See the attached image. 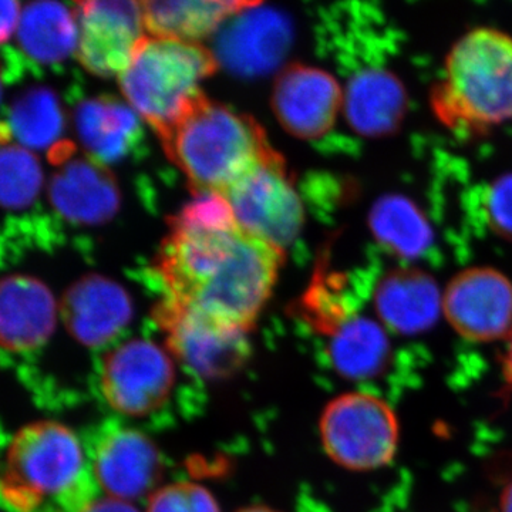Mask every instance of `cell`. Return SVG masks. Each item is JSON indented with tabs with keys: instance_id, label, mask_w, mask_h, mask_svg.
I'll return each mask as SVG.
<instances>
[{
	"instance_id": "f546056e",
	"label": "cell",
	"mask_w": 512,
	"mask_h": 512,
	"mask_svg": "<svg viewBox=\"0 0 512 512\" xmlns=\"http://www.w3.org/2000/svg\"><path fill=\"white\" fill-rule=\"evenodd\" d=\"M0 8H2L0 37H2V42L6 43L13 36V33H16V30H18L22 12H20V5L16 0H2Z\"/></svg>"
},
{
	"instance_id": "8fae6325",
	"label": "cell",
	"mask_w": 512,
	"mask_h": 512,
	"mask_svg": "<svg viewBox=\"0 0 512 512\" xmlns=\"http://www.w3.org/2000/svg\"><path fill=\"white\" fill-rule=\"evenodd\" d=\"M292 39V23L284 12L254 2L231 16L215 33L212 53L220 67L249 79L281 66Z\"/></svg>"
},
{
	"instance_id": "30bf717a",
	"label": "cell",
	"mask_w": 512,
	"mask_h": 512,
	"mask_svg": "<svg viewBox=\"0 0 512 512\" xmlns=\"http://www.w3.org/2000/svg\"><path fill=\"white\" fill-rule=\"evenodd\" d=\"M79 45L76 57L99 77H119L146 39L140 2L86 0L74 3Z\"/></svg>"
},
{
	"instance_id": "83f0119b",
	"label": "cell",
	"mask_w": 512,
	"mask_h": 512,
	"mask_svg": "<svg viewBox=\"0 0 512 512\" xmlns=\"http://www.w3.org/2000/svg\"><path fill=\"white\" fill-rule=\"evenodd\" d=\"M484 211L491 231L512 242V173L500 175L488 185Z\"/></svg>"
},
{
	"instance_id": "1f68e13d",
	"label": "cell",
	"mask_w": 512,
	"mask_h": 512,
	"mask_svg": "<svg viewBox=\"0 0 512 512\" xmlns=\"http://www.w3.org/2000/svg\"><path fill=\"white\" fill-rule=\"evenodd\" d=\"M500 512H512V478L505 484L501 493Z\"/></svg>"
},
{
	"instance_id": "277c9868",
	"label": "cell",
	"mask_w": 512,
	"mask_h": 512,
	"mask_svg": "<svg viewBox=\"0 0 512 512\" xmlns=\"http://www.w3.org/2000/svg\"><path fill=\"white\" fill-rule=\"evenodd\" d=\"M82 443L57 421H36L10 441L3 470V498L10 510L33 512L47 498L69 501L77 512L92 500Z\"/></svg>"
},
{
	"instance_id": "d6986e66",
	"label": "cell",
	"mask_w": 512,
	"mask_h": 512,
	"mask_svg": "<svg viewBox=\"0 0 512 512\" xmlns=\"http://www.w3.org/2000/svg\"><path fill=\"white\" fill-rule=\"evenodd\" d=\"M343 96V116L359 136H392L402 126L409 97L402 80L383 67H367L350 77Z\"/></svg>"
},
{
	"instance_id": "3957f363",
	"label": "cell",
	"mask_w": 512,
	"mask_h": 512,
	"mask_svg": "<svg viewBox=\"0 0 512 512\" xmlns=\"http://www.w3.org/2000/svg\"><path fill=\"white\" fill-rule=\"evenodd\" d=\"M437 119L461 133L484 134L512 120V37L477 28L460 37L431 93Z\"/></svg>"
},
{
	"instance_id": "7402d4cb",
	"label": "cell",
	"mask_w": 512,
	"mask_h": 512,
	"mask_svg": "<svg viewBox=\"0 0 512 512\" xmlns=\"http://www.w3.org/2000/svg\"><path fill=\"white\" fill-rule=\"evenodd\" d=\"M330 362L342 377L372 379L386 367L390 356V333L379 320L345 315L328 328Z\"/></svg>"
},
{
	"instance_id": "2e32d148",
	"label": "cell",
	"mask_w": 512,
	"mask_h": 512,
	"mask_svg": "<svg viewBox=\"0 0 512 512\" xmlns=\"http://www.w3.org/2000/svg\"><path fill=\"white\" fill-rule=\"evenodd\" d=\"M55 167L49 200L59 217L77 225H100L117 214L120 191L106 165L74 154Z\"/></svg>"
},
{
	"instance_id": "4fadbf2b",
	"label": "cell",
	"mask_w": 512,
	"mask_h": 512,
	"mask_svg": "<svg viewBox=\"0 0 512 512\" xmlns=\"http://www.w3.org/2000/svg\"><path fill=\"white\" fill-rule=\"evenodd\" d=\"M342 84L326 70L292 63L276 77L272 107L291 136L319 140L343 113Z\"/></svg>"
},
{
	"instance_id": "9c48e42d",
	"label": "cell",
	"mask_w": 512,
	"mask_h": 512,
	"mask_svg": "<svg viewBox=\"0 0 512 512\" xmlns=\"http://www.w3.org/2000/svg\"><path fill=\"white\" fill-rule=\"evenodd\" d=\"M443 318L473 343L507 340L512 332V281L493 266H471L443 289Z\"/></svg>"
},
{
	"instance_id": "cb8c5ba5",
	"label": "cell",
	"mask_w": 512,
	"mask_h": 512,
	"mask_svg": "<svg viewBox=\"0 0 512 512\" xmlns=\"http://www.w3.org/2000/svg\"><path fill=\"white\" fill-rule=\"evenodd\" d=\"M64 116L52 90L29 87L18 94L2 124V144L16 141L30 150H47L63 141Z\"/></svg>"
},
{
	"instance_id": "ffe728a7",
	"label": "cell",
	"mask_w": 512,
	"mask_h": 512,
	"mask_svg": "<svg viewBox=\"0 0 512 512\" xmlns=\"http://www.w3.org/2000/svg\"><path fill=\"white\" fill-rule=\"evenodd\" d=\"M73 123L86 156L106 167L136 153L144 137L137 111L107 94L80 101Z\"/></svg>"
},
{
	"instance_id": "5b68a950",
	"label": "cell",
	"mask_w": 512,
	"mask_h": 512,
	"mask_svg": "<svg viewBox=\"0 0 512 512\" xmlns=\"http://www.w3.org/2000/svg\"><path fill=\"white\" fill-rule=\"evenodd\" d=\"M218 67L212 50L201 43L147 36L119 84L128 104L161 137Z\"/></svg>"
},
{
	"instance_id": "4dcf8cb0",
	"label": "cell",
	"mask_w": 512,
	"mask_h": 512,
	"mask_svg": "<svg viewBox=\"0 0 512 512\" xmlns=\"http://www.w3.org/2000/svg\"><path fill=\"white\" fill-rule=\"evenodd\" d=\"M501 375L504 383L512 390V332L505 340V349L501 357Z\"/></svg>"
},
{
	"instance_id": "4316f807",
	"label": "cell",
	"mask_w": 512,
	"mask_h": 512,
	"mask_svg": "<svg viewBox=\"0 0 512 512\" xmlns=\"http://www.w3.org/2000/svg\"><path fill=\"white\" fill-rule=\"evenodd\" d=\"M146 512H221L214 495L197 483L178 481L157 488Z\"/></svg>"
},
{
	"instance_id": "e0dca14e",
	"label": "cell",
	"mask_w": 512,
	"mask_h": 512,
	"mask_svg": "<svg viewBox=\"0 0 512 512\" xmlns=\"http://www.w3.org/2000/svg\"><path fill=\"white\" fill-rule=\"evenodd\" d=\"M376 319L389 333L416 336L443 316V291L429 272L407 266L387 272L373 292Z\"/></svg>"
},
{
	"instance_id": "603a6c76",
	"label": "cell",
	"mask_w": 512,
	"mask_h": 512,
	"mask_svg": "<svg viewBox=\"0 0 512 512\" xmlns=\"http://www.w3.org/2000/svg\"><path fill=\"white\" fill-rule=\"evenodd\" d=\"M16 37L23 55L35 62H63L76 55L79 45L76 13L63 3H29L20 16Z\"/></svg>"
},
{
	"instance_id": "7c38bea8",
	"label": "cell",
	"mask_w": 512,
	"mask_h": 512,
	"mask_svg": "<svg viewBox=\"0 0 512 512\" xmlns=\"http://www.w3.org/2000/svg\"><path fill=\"white\" fill-rule=\"evenodd\" d=\"M90 473L104 495L134 503L154 493L163 460L156 444L141 431L109 423L94 437Z\"/></svg>"
},
{
	"instance_id": "d6a6232c",
	"label": "cell",
	"mask_w": 512,
	"mask_h": 512,
	"mask_svg": "<svg viewBox=\"0 0 512 512\" xmlns=\"http://www.w3.org/2000/svg\"><path fill=\"white\" fill-rule=\"evenodd\" d=\"M238 512H279L274 510V508L266 507V505H252V507L242 508L241 511Z\"/></svg>"
},
{
	"instance_id": "5bb4252c",
	"label": "cell",
	"mask_w": 512,
	"mask_h": 512,
	"mask_svg": "<svg viewBox=\"0 0 512 512\" xmlns=\"http://www.w3.org/2000/svg\"><path fill=\"white\" fill-rule=\"evenodd\" d=\"M154 316L167 335L168 352L198 376L231 375L249 355L247 335L215 328L177 306L160 301Z\"/></svg>"
},
{
	"instance_id": "484cf974",
	"label": "cell",
	"mask_w": 512,
	"mask_h": 512,
	"mask_svg": "<svg viewBox=\"0 0 512 512\" xmlns=\"http://www.w3.org/2000/svg\"><path fill=\"white\" fill-rule=\"evenodd\" d=\"M43 184L42 168L28 148L18 144H2L0 154V198L8 211L32 207Z\"/></svg>"
},
{
	"instance_id": "8992f818",
	"label": "cell",
	"mask_w": 512,
	"mask_h": 512,
	"mask_svg": "<svg viewBox=\"0 0 512 512\" xmlns=\"http://www.w3.org/2000/svg\"><path fill=\"white\" fill-rule=\"evenodd\" d=\"M400 420L379 394L353 390L333 397L319 417L326 456L352 473H372L393 463L400 447Z\"/></svg>"
},
{
	"instance_id": "d4e9b609",
	"label": "cell",
	"mask_w": 512,
	"mask_h": 512,
	"mask_svg": "<svg viewBox=\"0 0 512 512\" xmlns=\"http://www.w3.org/2000/svg\"><path fill=\"white\" fill-rule=\"evenodd\" d=\"M369 227L380 245L402 258H417L433 241L426 217L402 195L380 198L370 211Z\"/></svg>"
},
{
	"instance_id": "9a60e30c",
	"label": "cell",
	"mask_w": 512,
	"mask_h": 512,
	"mask_svg": "<svg viewBox=\"0 0 512 512\" xmlns=\"http://www.w3.org/2000/svg\"><path fill=\"white\" fill-rule=\"evenodd\" d=\"M60 315L67 332L90 348L109 345L126 329L133 305L126 289L100 275L74 282L63 295Z\"/></svg>"
},
{
	"instance_id": "52a82bcc",
	"label": "cell",
	"mask_w": 512,
	"mask_h": 512,
	"mask_svg": "<svg viewBox=\"0 0 512 512\" xmlns=\"http://www.w3.org/2000/svg\"><path fill=\"white\" fill-rule=\"evenodd\" d=\"M221 195L239 227L276 248L286 251L301 234L305 210L278 151L249 168Z\"/></svg>"
},
{
	"instance_id": "ba28073f",
	"label": "cell",
	"mask_w": 512,
	"mask_h": 512,
	"mask_svg": "<svg viewBox=\"0 0 512 512\" xmlns=\"http://www.w3.org/2000/svg\"><path fill=\"white\" fill-rule=\"evenodd\" d=\"M174 382L173 355L153 340H127L101 360L100 392L111 409L124 416L156 412L167 402Z\"/></svg>"
},
{
	"instance_id": "44dd1931",
	"label": "cell",
	"mask_w": 512,
	"mask_h": 512,
	"mask_svg": "<svg viewBox=\"0 0 512 512\" xmlns=\"http://www.w3.org/2000/svg\"><path fill=\"white\" fill-rule=\"evenodd\" d=\"M148 36L200 43L235 13L254 2L227 0H150L140 2Z\"/></svg>"
},
{
	"instance_id": "ac0fdd59",
	"label": "cell",
	"mask_w": 512,
	"mask_h": 512,
	"mask_svg": "<svg viewBox=\"0 0 512 512\" xmlns=\"http://www.w3.org/2000/svg\"><path fill=\"white\" fill-rule=\"evenodd\" d=\"M57 320L52 292L39 279L6 276L0 285V340L3 349L28 353L45 345Z\"/></svg>"
},
{
	"instance_id": "7a4b0ae2",
	"label": "cell",
	"mask_w": 512,
	"mask_h": 512,
	"mask_svg": "<svg viewBox=\"0 0 512 512\" xmlns=\"http://www.w3.org/2000/svg\"><path fill=\"white\" fill-rule=\"evenodd\" d=\"M195 192L222 194L274 148L254 117L198 94L160 137Z\"/></svg>"
},
{
	"instance_id": "6da1fadb",
	"label": "cell",
	"mask_w": 512,
	"mask_h": 512,
	"mask_svg": "<svg viewBox=\"0 0 512 512\" xmlns=\"http://www.w3.org/2000/svg\"><path fill=\"white\" fill-rule=\"evenodd\" d=\"M285 251L239 227L228 201L198 192L170 220L156 272L161 302L247 335L274 289Z\"/></svg>"
},
{
	"instance_id": "f1b7e54d",
	"label": "cell",
	"mask_w": 512,
	"mask_h": 512,
	"mask_svg": "<svg viewBox=\"0 0 512 512\" xmlns=\"http://www.w3.org/2000/svg\"><path fill=\"white\" fill-rule=\"evenodd\" d=\"M77 512H141L134 503L119 500V498L103 497L92 498Z\"/></svg>"
}]
</instances>
